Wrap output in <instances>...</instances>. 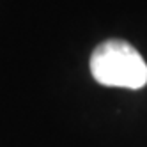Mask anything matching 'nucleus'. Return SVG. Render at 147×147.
I'll list each match as a JSON object with an SVG mask.
<instances>
[{"mask_svg": "<svg viewBox=\"0 0 147 147\" xmlns=\"http://www.w3.org/2000/svg\"><path fill=\"white\" fill-rule=\"evenodd\" d=\"M94 80L107 87L142 89L147 83V64L138 50L122 39H108L90 55Z\"/></svg>", "mask_w": 147, "mask_h": 147, "instance_id": "f257e3e1", "label": "nucleus"}]
</instances>
